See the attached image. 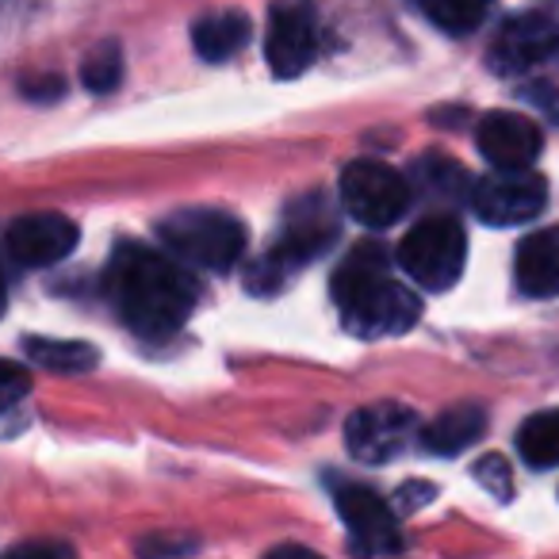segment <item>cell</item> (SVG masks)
Segmentation results:
<instances>
[{
  "mask_svg": "<svg viewBox=\"0 0 559 559\" xmlns=\"http://www.w3.org/2000/svg\"><path fill=\"white\" fill-rule=\"evenodd\" d=\"M104 292L119 319L146 342L173 337L200 304V284L188 264L177 261L169 249L162 253L142 241L116 246L104 272Z\"/></svg>",
  "mask_w": 559,
  "mask_h": 559,
  "instance_id": "6da1fadb",
  "label": "cell"
},
{
  "mask_svg": "<svg viewBox=\"0 0 559 559\" xmlns=\"http://www.w3.org/2000/svg\"><path fill=\"white\" fill-rule=\"evenodd\" d=\"M334 299L345 330L357 337L403 334L421 314L418 296L391 276L383 246H368V241H360L334 272Z\"/></svg>",
  "mask_w": 559,
  "mask_h": 559,
  "instance_id": "7a4b0ae2",
  "label": "cell"
},
{
  "mask_svg": "<svg viewBox=\"0 0 559 559\" xmlns=\"http://www.w3.org/2000/svg\"><path fill=\"white\" fill-rule=\"evenodd\" d=\"M157 238L177 261L203 272H230L246 253V226L218 207H180L157 223Z\"/></svg>",
  "mask_w": 559,
  "mask_h": 559,
  "instance_id": "3957f363",
  "label": "cell"
},
{
  "mask_svg": "<svg viewBox=\"0 0 559 559\" xmlns=\"http://www.w3.org/2000/svg\"><path fill=\"white\" fill-rule=\"evenodd\" d=\"M337 238V223L319 200H307L299 211L288 215V226L276 241L269 246V253L253 264L249 272V288L269 296V292H280L288 280H296L299 272L311 261H319Z\"/></svg>",
  "mask_w": 559,
  "mask_h": 559,
  "instance_id": "277c9868",
  "label": "cell"
},
{
  "mask_svg": "<svg viewBox=\"0 0 559 559\" xmlns=\"http://www.w3.org/2000/svg\"><path fill=\"white\" fill-rule=\"evenodd\" d=\"M399 264L426 292H449L467 264L464 226L452 215H429L414 223L399 246Z\"/></svg>",
  "mask_w": 559,
  "mask_h": 559,
  "instance_id": "5b68a950",
  "label": "cell"
},
{
  "mask_svg": "<svg viewBox=\"0 0 559 559\" xmlns=\"http://www.w3.org/2000/svg\"><path fill=\"white\" fill-rule=\"evenodd\" d=\"M319 4L314 0H276L269 12V35H264V58L272 73L284 81L311 70L319 58Z\"/></svg>",
  "mask_w": 559,
  "mask_h": 559,
  "instance_id": "8992f818",
  "label": "cell"
},
{
  "mask_svg": "<svg viewBox=\"0 0 559 559\" xmlns=\"http://www.w3.org/2000/svg\"><path fill=\"white\" fill-rule=\"evenodd\" d=\"M342 203L357 223L383 230L411 207V185L391 165L360 157L342 169Z\"/></svg>",
  "mask_w": 559,
  "mask_h": 559,
  "instance_id": "52a82bcc",
  "label": "cell"
},
{
  "mask_svg": "<svg viewBox=\"0 0 559 559\" xmlns=\"http://www.w3.org/2000/svg\"><path fill=\"white\" fill-rule=\"evenodd\" d=\"M548 203V185L533 169H495L472 192V207L490 226L533 223Z\"/></svg>",
  "mask_w": 559,
  "mask_h": 559,
  "instance_id": "ba28073f",
  "label": "cell"
},
{
  "mask_svg": "<svg viewBox=\"0 0 559 559\" xmlns=\"http://www.w3.org/2000/svg\"><path fill=\"white\" fill-rule=\"evenodd\" d=\"M418 437V414L399 403L360 406L345 421V444L360 464H383Z\"/></svg>",
  "mask_w": 559,
  "mask_h": 559,
  "instance_id": "9c48e42d",
  "label": "cell"
},
{
  "mask_svg": "<svg viewBox=\"0 0 559 559\" xmlns=\"http://www.w3.org/2000/svg\"><path fill=\"white\" fill-rule=\"evenodd\" d=\"M78 223L58 211H35V215H20L16 223L4 234V246H9L12 261L24 264V269H47L58 264L73 253L78 246Z\"/></svg>",
  "mask_w": 559,
  "mask_h": 559,
  "instance_id": "30bf717a",
  "label": "cell"
},
{
  "mask_svg": "<svg viewBox=\"0 0 559 559\" xmlns=\"http://www.w3.org/2000/svg\"><path fill=\"white\" fill-rule=\"evenodd\" d=\"M337 513L345 518L353 533V548L357 551H399L403 548V536L395 528V510L376 495L372 487H360V483H342L334 490Z\"/></svg>",
  "mask_w": 559,
  "mask_h": 559,
  "instance_id": "8fae6325",
  "label": "cell"
},
{
  "mask_svg": "<svg viewBox=\"0 0 559 559\" xmlns=\"http://www.w3.org/2000/svg\"><path fill=\"white\" fill-rule=\"evenodd\" d=\"M475 142H479V154L495 169H528L544 150L540 127L528 116H521V111H490V116H483Z\"/></svg>",
  "mask_w": 559,
  "mask_h": 559,
  "instance_id": "7c38bea8",
  "label": "cell"
},
{
  "mask_svg": "<svg viewBox=\"0 0 559 559\" xmlns=\"http://www.w3.org/2000/svg\"><path fill=\"white\" fill-rule=\"evenodd\" d=\"M559 47V24L540 12H528V16H513L510 24L498 32L495 47H490V66L498 73H521L533 70L536 62L551 55Z\"/></svg>",
  "mask_w": 559,
  "mask_h": 559,
  "instance_id": "4fadbf2b",
  "label": "cell"
},
{
  "mask_svg": "<svg viewBox=\"0 0 559 559\" xmlns=\"http://www.w3.org/2000/svg\"><path fill=\"white\" fill-rule=\"evenodd\" d=\"M518 288L528 299H556L559 296V226H540L525 234L513 261Z\"/></svg>",
  "mask_w": 559,
  "mask_h": 559,
  "instance_id": "5bb4252c",
  "label": "cell"
},
{
  "mask_svg": "<svg viewBox=\"0 0 559 559\" xmlns=\"http://www.w3.org/2000/svg\"><path fill=\"white\" fill-rule=\"evenodd\" d=\"M487 429V414L479 406H449L444 414H437L426 429H421V449L437 452V456H456L467 444H475Z\"/></svg>",
  "mask_w": 559,
  "mask_h": 559,
  "instance_id": "9a60e30c",
  "label": "cell"
},
{
  "mask_svg": "<svg viewBox=\"0 0 559 559\" xmlns=\"http://www.w3.org/2000/svg\"><path fill=\"white\" fill-rule=\"evenodd\" d=\"M192 43L203 62H226V58H234L249 43V16L234 9L200 16L192 27Z\"/></svg>",
  "mask_w": 559,
  "mask_h": 559,
  "instance_id": "2e32d148",
  "label": "cell"
},
{
  "mask_svg": "<svg viewBox=\"0 0 559 559\" xmlns=\"http://www.w3.org/2000/svg\"><path fill=\"white\" fill-rule=\"evenodd\" d=\"M27 357L35 360L39 368L58 376H81L93 372L100 365V353L93 349L88 342H58V337H27L24 342Z\"/></svg>",
  "mask_w": 559,
  "mask_h": 559,
  "instance_id": "e0dca14e",
  "label": "cell"
},
{
  "mask_svg": "<svg viewBox=\"0 0 559 559\" xmlns=\"http://www.w3.org/2000/svg\"><path fill=\"white\" fill-rule=\"evenodd\" d=\"M518 452L528 467H559V411H540L518 429Z\"/></svg>",
  "mask_w": 559,
  "mask_h": 559,
  "instance_id": "ac0fdd59",
  "label": "cell"
},
{
  "mask_svg": "<svg viewBox=\"0 0 559 559\" xmlns=\"http://www.w3.org/2000/svg\"><path fill=\"white\" fill-rule=\"evenodd\" d=\"M495 0H421L426 16L449 35H472L487 20Z\"/></svg>",
  "mask_w": 559,
  "mask_h": 559,
  "instance_id": "d6986e66",
  "label": "cell"
},
{
  "mask_svg": "<svg viewBox=\"0 0 559 559\" xmlns=\"http://www.w3.org/2000/svg\"><path fill=\"white\" fill-rule=\"evenodd\" d=\"M123 78V55H119V43H100L93 55L81 66V81L93 93H111Z\"/></svg>",
  "mask_w": 559,
  "mask_h": 559,
  "instance_id": "ffe728a7",
  "label": "cell"
},
{
  "mask_svg": "<svg viewBox=\"0 0 559 559\" xmlns=\"http://www.w3.org/2000/svg\"><path fill=\"white\" fill-rule=\"evenodd\" d=\"M27 391H32V376H27V368H20L16 360L0 357V414L12 411Z\"/></svg>",
  "mask_w": 559,
  "mask_h": 559,
  "instance_id": "44dd1931",
  "label": "cell"
},
{
  "mask_svg": "<svg viewBox=\"0 0 559 559\" xmlns=\"http://www.w3.org/2000/svg\"><path fill=\"white\" fill-rule=\"evenodd\" d=\"M475 483H479V487H487L495 498H502V502L513 495L510 467H506L502 456H483L479 464H475Z\"/></svg>",
  "mask_w": 559,
  "mask_h": 559,
  "instance_id": "7402d4cb",
  "label": "cell"
},
{
  "mask_svg": "<svg viewBox=\"0 0 559 559\" xmlns=\"http://www.w3.org/2000/svg\"><path fill=\"white\" fill-rule=\"evenodd\" d=\"M528 96H533V104H540L544 111H548L551 119H559V93L548 85H533L528 88Z\"/></svg>",
  "mask_w": 559,
  "mask_h": 559,
  "instance_id": "603a6c76",
  "label": "cell"
},
{
  "mask_svg": "<svg viewBox=\"0 0 559 559\" xmlns=\"http://www.w3.org/2000/svg\"><path fill=\"white\" fill-rule=\"evenodd\" d=\"M399 495H406V502H403V510H418V506H426L429 498L437 495L433 487H426V483H411L406 490H399Z\"/></svg>",
  "mask_w": 559,
  "mask_h": 559,
  "instance_id": "cb8c5ba5",
  "label": "cell"
},
{
  "mask_svg": "<svg viewBox=\"0 0 559 559\" xmlns=\"http://www.w3.org/2000/svg\"><path fill=\"white\" fill-rule=\"evenodd\" d=\"M16 551L20 556H47V551L50 556H66L70 548H62V544H24V548H16Z\"/></svg>",
  "mask_w": 559,
  "mask_h": 559,
  "instance_id": "d4e9b609",
  "label": "cell"
},
{
  "mask_svg": "<svg viewBox=\"0 0 559 559\" xmlns=\"http://www.w3.org/2000/svg\"><path fill=\"white\" fill-rule=\"evenodd\" d=\"M58 88H62V85H58V81H50L47 93H58ZM24 93H27V96H43V85H24Z\"/></svg>",
  "mask_w": 559,
  "mask_h": 559,
  "instance_id": "484cf974",
  "label": "cell"
},
{
  "mask_svg": "<svg viewBox=\"0 0 559 559\" xmlns=\"http://www.w3.org/2000/svg\"><path fill=\"white\" fill-rule=\"evenodd\" d=\"M4 307H9V288H4V276H0V314H4Z\"/></svg>",
  "mask_w": 559,
  "mask_h": 559,
  "instance_id": "4316f807",
  "label": "cell"
}]
</instances>
